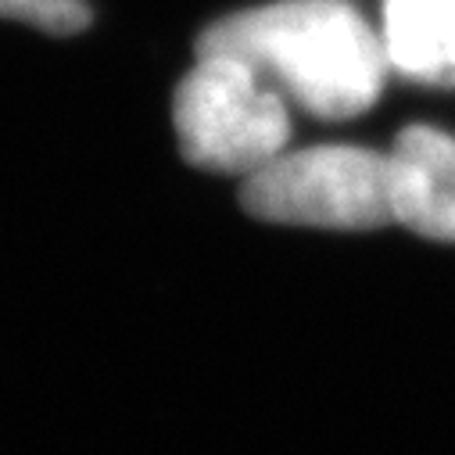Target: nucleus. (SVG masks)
I'll list each match as a JSON object with an SVG mask.
<instances>
[{"instance_id": "nucleus-1", "label": "nucleus", "mask_w": 455, "mask_h": 455, "mask_svg": "<svg viewBox=\"0 0 455 455\" xmlns=\"http://www.w3.org/2000/svg\"><path fill=\"white\" fill-rule=\"evenodd\" d=\"M197 54H230L319 119H355L391 68L384 40L348 0H276L208 26Z\"/></svg>"}, {"instance_id": "nucleus-2", "label": "nucleus", "mask_w": 455, "mask_h": 455, "mask_svg": "<svg viewBox=\"0 0 455 455\" xmlns=\"http://www.w3.org/2000/svg\"><path fill=\"white\" fill-rule=\"evenodd\" d=\"M172 123L183 158L208 172L251 176L291 137L283 97L230 54H197L176 86Z\"/></svg>"}, {"instance_id": "nucleus-3", "label": "nucleus", "mask_w": 455, "mask_h": 455, "mask_svg": "<svg viewBox=\"0 0 455 455\" xmlns=\"http://www.w3.org/2000/svg\"><path fill=\"white\" fill-rule=\"evenodd\" d=\"M241 204L262 222L377 230L395 222L391 162L366 148H308L276 155L248 176Z\"/></svg>"}, {"instance_id": "nucleus-4", "label": "nucleus", "mask_w": 455, "mask_h": 455, "mask_svg": "<svg viewBox=\"0 0 455 455\" xmlns=\"http://www.w3.org/2000/svg\"><path fill=\"white\" fill-rule=\"evenodd\" d=\"M387 162L395 222L419 237L455 244V137L409 126L398 133Z\"/></svg>"}, {"instance_id": "nucleus-5", "label": "nucleus", "mask_w": 455, "mask_h": 455, "mask_svg": "<svg viewBox=\"0 0 455 455\" xmlns=\"http://www.w3.org/2000/svg\"><path fill=\"white\" fill-rule=\"evenodd\" d=\"M380 40L405 79L455 86V0H384Z\"/></svg>"}, {"instance_id": "nucleus-6", "label": "nucleus", "mask_w": 455, "mask_h": 455, "mask_svg": "<svg viewBox=\"0 0 455 455\" xmlns=\"http://www.w3.org/2000/svg\"><path fill=\"white\" fill-rule=\"evenodd\" d=\"M0 19L26 22L51 36H76L90 26L83 0H0Z\"/></svg>"}]
</instances>
